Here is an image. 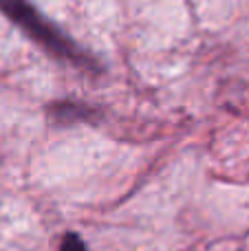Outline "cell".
I'll return each instance as SVG.
<instances>
[{
    "instance_id": "cell-3",
    "label": "cell",
    "mask_w": 249,
    "mask_h": 251,
    "mask_svg": "<svg viewBox=\"0 0 249 251\" xmlns=\"http://www.w3.org/2000/svg\"><path fill=\"white\" fill-rule=\"evenodd\" d=\"M60 251H88V249H86V243L75 231H66L60 243Z\"/></svg>"
},
{
    "instance_id": "cell-1",
    "label": "cell",
    "mask_w": 249,
    "mask_h": 251,
    "mask_svg": "<svg viewBox=\"0 0 249 251\" xmlns=\"http://www.w3.org/2000/svg\"><path fill=\"white\" fill-rule=\"evenodd\" d=\"M0 13L9 18L25 35H29L35 44L49 51L51 55L69 60L77 66L91 69L93 60L47 16L38 11L29 0H0Z\"/></svg>"
},
{
    "instance_id": "cell-2",
    "label": "cell",
    "mask_w": 249,
    "mask_h": 251,
    "mask_svg": "<svg viewBox=\"0 0 249 251\" xmlns=\"http://www.w3.org/2000/svg\"><path fill=\"white\" fill-rule=\"evenodd\" d=\"M51 115L57 124H75V122H84L88 117V108L79 104H53L51 106Z\"/></svg>"
}]
</instances>
